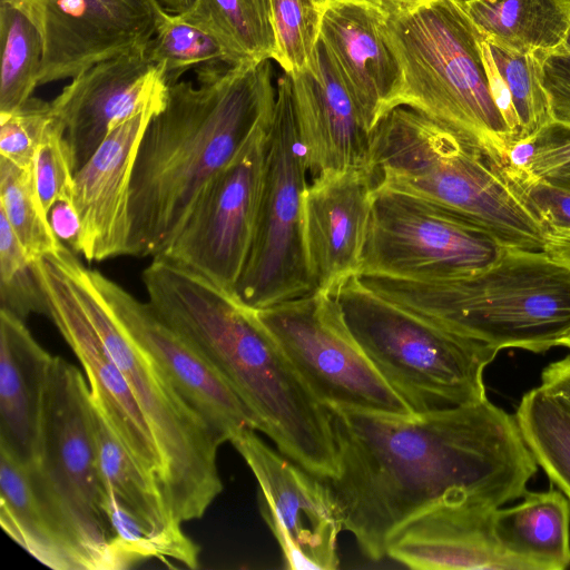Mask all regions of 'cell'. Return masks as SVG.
<instances>
[{"label":"cell","mask_w":570,"mask_h":570,"mask_svg":"<svg viewBox=\"0 0 570 570\" xmlns=\"http://www.w3.org/2000/svg\"><path fill=\"white\" fill-rule=\"evenodd\" d=\"M52 360L24 321L0 309V450L22 464L40 458Z\"/></svg>","instance_id":"cell-25"},{"label":"cell","mask_w":570,"mask_h":570,"mask_svg":"<svg viewBox=\"0 0 570 570\" xmlns=\"http://www.w3.org/2000/svg\"><path fill=\"white\" fill-rule=\"evenodd\" d=\"M289 76L297 131L312 180L346 169L368 171L373 131L321 41L309 68Z\"/></svg>","instance_id":"cell-21"},{"label":"cell","mask_w":570,"mask_h":570,"mask_svg":"<svg viewBox=\"0 0 570 570\" xmlns=\"http://www.w3.org/2000/svg\"><path fill=\"white\" fill-rule=\"evenodd\" d=\"M199 85L176 81L138 147L130 186L128 255L160 256L212 181L272 124L269 60L197 68Z\"/></svg>","instance_id":"cell-2"},{"label":"cell","mask_w":570,"mask_h":570,"mask_svg":"<svg viewBox=\"0 0 570 570\" xmlns=\"http://www.w3.org/2000/svg\"><path fill=\"white\" fill-rule=\"evenodd\" d=\"M171 13H181L188 10L195 0H158Z\"/></svg>","instance_id":"cell-44"},{"label":"cell","mask_w":570,"mask_h":570,"mask_svg":"<svg viewBox=\"0 0 570 570\" xmlns=\"http://www.w3.org/2000/svg\"><path fill=\"white\" fill-rule=\"evenodd\" d=\"M53 115L49 101L35 97L14 111L0 114V157L32 166L38 142Z\"/></svg>","instance_id":"cell-37"},{"label":"cell","mask_w":570,"mask_h":570,"mask_svg":"<svg viewBox=\"0 0 570 570\" xmlns=\"http://www.w3.org/2000/svg\"><path fill=\"white\" fill-rule=\"evenodd\" d=\"M320 41L373 131L397 107L402 91L400 63L383 32V9L351 0L327 3L322 8Z\"/></svg>","instance_id":"cell-22"},{"label":"cell","mask_w":570,"mask_h":570,"mask_svg":"<svg viewBox=\"0 0 570 570\" xmlns=\"http://www.w3.org/2000/svg\"><path fill=\"white\" fill-rule=\"evenodd\" d=\"M379 294L499 351L543 353L570 327V269L544 250L504 247L471 275L413 281L356 275Z\"/></svg>","instance_id":"cell-5"},{"label":"cell","mask_w":570,"mask_h":570,"mask_svg":"<svg viewBox=\"0 0 570 570\" xmlns=\"http://www.w3.org/2000/svg\"><path fill=\"white\" fill-rule=\"evenodd\" d=\"M147 46L91 66L50 101L65 125L75 173L114 128L149 108H164L169 83Z\"/></svg>","instance_id":"cell-17"},{"label":"cell","mask_w":570,"mask_h":570,"mask_svg":"<svg viewBox=\"0 0 570 570\" xmlns=\"http://www.w3.org/2000/svg\"><path fill=\"white\" fill-rule=\"evenodd\" d=\"M330 294L355 341L412 413L487 397L483 373L498 348L379 294L356 275Z\"/></svg>","instance_id":"cell-6"},{"label":"cell","mask_w":570,"mask_h":570,"mask_svg":"<svg viewBox=\"0 0 570 570\" xmlns=\"http://www.w3.org/2000/svg\"><path fill=\"white\" fill-rule=\"evenodd\" d=\"M48 217L58 239L78 253L81 227L78 212L72 200V194L57 199L49 209Z\"/></svg>","instance_id":"cell-41"},{"label":"cell","mask_w":570,"mask_h":570,"mask_svg":"<svg viewBox=\"0 0 570 570\" xmlns=\"http://www.w3.org/2000/svg\"><path fill=\"white\" fill-rule=\"evenodd\" d=\"M543 250L570 269V230L547 232Z\"/></svg>","instance_id":"cell-43"},{"label":"cell","mask_w":570,"mask_h":570,"mask_svg":"<svg viewBox=\"0 0 570 570\" xmlns=\"http://www.w3.org/2000/svg\"><path fill=\"white\" fill-rule=\"evenodd\" d=\"M409 1H413V0H387L386 3H390V2L401 3V2H409Z\"/></svg>","instance_id":"cell-49"},{"label":"cell","mask_w":570,"mask_h":570,"mask_svg":"<svg viewBox=\"0 0 570 570\" xmlns=\"http://www.w3.org/2000/svg\"><path fill=\"white\" fill-rule=\"evenodd\" d=\"M269 127L261 128L212 181L173 243L157 257L234 292L256 229Z\"/></svg>","instance_id":"cell-12"},{"label":"cell","mask_w":570,"mask_h":570,"mask_svg":"<svg viewBox=\"0 0 570 570\" xmlns=\"http://www.w3.org/2000/svg\"><path fill=\"white\" fill-rule=\"evenodd\" d=\"M59 256L150 428L161 460V493L173 517L179 523L202 518L223 490L216 462L224 441L121 328L92 282L89 268L68 246L61 248Z\"/></svg>","instance_id":"cell-7"},{"label":"cell","mask_w":570,"mask_h":570,"mask_svg":"<svg viewBox=\"0 0 570 570\" xmlns=\"http://www.w3.org/2000/svg\"><path fill=\"white\" fill-rule=\"evenodd\" d=\"M262 12L266 16V18L269 20V13H268V0H255Z\"/></svg>","instance_id":"cell-46"},{"label":"cell","mask_w":570,"mask_h":570,"mask_svg":"<svg viewBox=\"0 0 570 570\" xmlns=\"http://www.w3.org/2000/svg\"><path fill=\"white\" fill-rule=\"evenodd\" d=\"M59 252L33 262L47 299V316L81 363L91 396L111 429L161 490V460L150 428L81 304Z\"/></svg>","instance_id":"cell-15"},{"label":"cell","mask_w":570,"mask_h":570,"mask_svg":"<svg viewBox=\"0 0 570 570\" xmlns=\"http://www.w3.org/2000/svg\"><path fill=\"white\" fill-rule=\"evenodd\" d=\"M484 39L519 53L559 48L570 28V0H460Z\"/></svg>","instance_id":"cell-28"},{"label":"cell","mask_w":570,"mask_h":570,"mask_svg":"<svg viewBox=\"0 0 570 570\" xmlns=\"http://www.w3.org/2000/svg\"><path fill=\"white\" fill-rule=\"evenodd\" d=\"M33 175L47 213L57 199L72 194L75 168L66 139V128L55 114L33 155Z\"/></svg>","instance_id":"cell-36"},{"label":"cell","mask_w":570,"mask_h":570,"mask_svg":"<svg viewBox=\"0 0 570 570\" xmlns=\"http://www.w3.org/2000/svg\"><path fill=\"white\" fill-rule=\"evenodd\" d=\"M557 49H560L562 51H566V52L570 53V28H569V30L567 32V36H566L562 45L559 48H557Z\"/></svg>","instance_id":"cell-47"},{"label":"cell","mask_w":570,"mask_h":570,"mask_svg":"<svg viewBox=\"0 0 570 570\" xmlns=\"http://www.w3.org/2000/svg\"><path fill=\"white\" fill-rule=\"evenodd\" d=\"M0 309L26 322L31 314L48 315V305L28 257L7 218L0 213Z\"/></svg>","instance_id":"cell-35"},{"label":"cell","mask_w":570,"mask_h":570,"mask_svg":"<svg viewBox=\"0 0 570 570\" xmlns=\"http://www.w3.org/2000/svg\"><path fill=\"white\" fill-rule=\"evenodd\" d=\"M179 14L214 37L230 66L274 58L273 29L255 0H195Z\"/></svg>","instance_id":"cell-29"},{"label":"cell","mask_w":570,"mask_h":570,"mask_svg":"<svg viewBox=\"0 0 570 570\" xmlns=\"http://www.w3.org/2000/svg\"><path fill=\"white\" fill-rule=\"evenodd\" d=\"M91 410L104 510L115 505L132 518L154 541L160 560L198 568L199 548L173 517L156 480L124 446L92 396Z\"/></svg>","instance_id":"cell-24"},{"label":"cell","mask_w":570,"mask_h":570,"mask_svg":"<svg viewBox=\"0 0 570 570\" xmlns=\"http://www.w3.org/2000/svg\"><path fill=\"white\" fill-rule=\"evenodd\" d=\"M316 1L318 2L320 7L323 8L324 6H326L327 3L332 2V1H340V0H316ZM351 1L364 2L367 4L374 6L376 8L383 9L387 0H351Z\"/></svg>","instance_id":"cell-45"},{"label":"cell","mask_w":570,"mask_h":570,"mask_svg":"<svg viewBox=\"0 0 570 570\" xmlns=\"http://www.w3.org/2000/svg\"><path fill=\"white\" fill-rule=\"evenodd\" d=\"M503 174L548 232L570 230V190L528 169L510 168Z\"/></svg>","instance_id":"cell-38"},{"label":"cell","mask_w":570,"mask_h":570,"mask_svg":"<svg viewBox=\"0 0 570 570\" xmlns=\"http://www.w3.org/2000/svg\"><path fill=\"white\" fill-rule=\"evenodd\" d=\"M492 529L500 547L529 570L570 566V503L561 491H527L521 503L493 511Z\"/></svg>","instance_id":"cell-26"},{"label":"cell","mask_w":570,"mask_h":570,"mask_svg":"<svg viewBox=\"0 0 570 570\" xmlns=\"http://www.w3.org/2000/svg\"><path fill=\"white\" fill-rule=\"evenodd\" d=\"M0 114L20 108L38 87L43 46L33 23L0 0Z\"/></svg>","instance_id":"cell-31"},{"label":"cell","mask_w":570,"mask_h":570,"mask_svg":"<svg viewBox=\"0 0 570 570\" xmlns=\"http://www.w3.org/2000/svg\"><path fill=\"white\" fill-rule=\"evenodd\" d=\"M0 213L32 262L63 247L41 203L32 166L0 157Z\"/></svg>","instance_id":"cell-32"},{"label":"cell","mask_w":570,"mask_h":570,"mask_svg":"<svg viewBox=\"0 0 570 570\" xmlns=\"http://www.w3.org/2000/svg\"><path fill=\"white\" fill-rule=\"evenodd\" d=\"M146 51L149 59L164 70L169 85L178 81L190 68L218 62L229 65L226 52L214 37L183 19L179 13L166 9L159 17Z\"/></svg>","instance_id":"cell-33"},{"label":"cell","mask_w":570,"mask_h":570,"mask_svg":"<svg viewBox=\"0 0 570 570\" xmlns=\"http://www.w3.org/2000/svg\"><path fill=\"white\" fill-rule=\"evenodd\" d=\"M255 311L324 404L412 413L355 341L330 293L313 292Z\"/></svg>","instance_id":"cell-10"},{"label":"cell","mask_w":570,"mask_h":570,"mask_svg":"<svg viewBox=\"0 0 570 570\" xmlns=\"http://www.w3.org/2000/svg\"><path fill=\"white\" fill-rule=\"evenodd\" d=\"M0 524L40 563L53 570H96L70 513L38 463L0 450Z\"/></svg>","instance_id":"cell-23"},{"label":"cell","mask_w":570,"mask_h":570,"mask_svg":"<svg viewBox=\"0 0 570 570\" xmlns=\"http://www.w3.org/2000/svg\"><path fill=\"white\" fill-rule=\"evenodd\" d=\"M539 387L570 413V355L549 364L542 371Z\"/></svg>","instance_id":"cell-42"},{"label":"cell","mask_w":570,"mask_h":570,"mask_svg":"<svg viewBox=\"0 0 570 570\" xmlns=\"http://www.w3.org/2000/svg\"><path fill=\"white\" fill-rule=\"evenodd\" d=\"M229 442L257 480L261 513L286 567L336 569L343 527L323 482L268 446L253 429L236 430Z\"/></svg>","instance_id":"cell-13"},{"label":"cell","mask_w":570,"mask_h":570,"mask_svg":"<svg viewBox=\"0 0 570 570\" xmlns=\"http://www.w3.org/2000/svg\"><path fill=\"white\" fill-rule=\"evenodd\" d=\"M37 463L73 519L96 570L122 569L104 510L90 387L60 356H53L48 377Z\"/></svg>","instance_id":"cell-11"},{"label":"cell","mask_w":570,"mask_h":570,"mask_svg":"<svg viewBox=\"0 0 570 570\" xmlns=\"http://www.w3.org/2000/svg\"><path fill=\"white\" fill-rule=\"evenodd\" d=\"M375 188L406 194L483 229L505 247L543 250L547 229L475 145L425 115L397 106L372 132Z\"/></svg>","instance_id":"cell-3"},{"label":"cell","mask_w":570,"mask_h":570,"mask_svg":"<svg viewBox=\"0 0 570 570\" xmlns=\"http://www.w3.org/2000/svg\"><path fill=\"white\" fill-rule=\"evenodd\" d=\"M40 33L38 86L75 78L91 66L154 37L165 8L158 0H7Z\"/></svg>","instance_id":"cell-14"},{"label":"cell","mask_w":570,"mask_h":570,"mask_svg":"<svg viewBox=\"0 0 570 570\" xmlns=\"http://www.w3.org/2000/svg\"><path fill=\"white\" fill-rule=\"evenodd\" d=\"M305 153L297 131L291 76L277 80L267 134L262 197L252 248L234 289L253 309L314 292L304 239L302 200L308 186Z\"/></svg>","instance_id":"cell-8"},{"label":"cell","mask_w":570,"mask_h":570,"mask_svg":"<svg viewBox=\"0 0 570 570\" xmlns=\"http://www.w3.org/2000/svg\"><path fill=\"white\" fill-rule=\"evenodd\" d=\"M515 417L538 465L570 500V413L535 387L522 396Z\"/></svg>","instance_id":"cell-30"},{"label":"cell","mask_w":570,"mask_h":570,"mask_svg":"<svg viewBox=\"0 0 570 570\" xmlns=\"http://www.w3.org/2000/svg\"><path fill=\"white\" fill-rule=\"evenodd\" d=\"M559 346H564L570 350V327L564 333V335L561 337V340L559 342Z\"/></svg>","instance_id":"cell-48"},{"label":"cell","mask_w":570,"mask_h":570,"mask_svg":"<svg viewBox=\"0 0 570 570\" xmlns=\"http://www.w3.org/2000/svg\"><path fill=\"white\" fill-rule=\"evenodd\" d=\"M481 49L494 101L515 144L538 141L553 128L539 53H519L484 38Z\"/></svg>","instance_id":"cell-27"},{"label":"cell","mask_w":570,"mask_h":570,"mask_svg":"<svg viewBox=\"0 0 570 570\" xmlns=\"http://www.w3.org/2000/svg\"><path fill=\"white\" fill-rule=\"evenodd\" d=\"M374 185L363 169L324 174L303 195V239L314 292L356 275L365 247Z\"/></svg>","instance_id":"cell-19"},{"label":"cell","mask_w":570,"mask_h":570,"mask_svg":"<svg viewBox=\"0 0 570 570\" xmlns=\"http://www.w3.org/2000/svg\"><path fill=\"white\" fill-rule=\"evenodd\" d=\"M527 169L570 190V136L547 138L544 135L535 142Z\"/></svg>","instance_id":"cell-40"},{"label":"cell","mask_w":570,"mask_h":570,"mask_svg":"<svg viewBox=\"0 0 570 570\" xmlns=\"http://www.w3.org/2000/svg\"><path fill=\"white\" fill-rule=\"evenodd\" d=\"M383 32L402 72L397 106L452 129L505 169L515 139L491 91L483 37L461 1L386 3Z\"/></svg>","instance_id":"cell-4"},{"label":"cell","mask_w":570,"mask_h":570,"mask_svg":"<svg viewBox=\"0 0 570 570\" xmlns=\"http://www.w3.org/2000/svg\"><path fill=\"white\" fill-rule=\"evenodd\" d=\"M92 282L126 334L158 365L181 397L224 441L242 428L259 432L256 417L203 356L157 314L96 269Z\"/></svg>","instance_id":"cell-16"},{"label":"cell","mask_w":570,"mask_h":570,"mask_svg":"<svg viewBox=\"0 0 570 570\" xmlns=\"http://www.w3.org/2000/svg\"><path fill=\"white\" fill-rule=\"evenodd\" d=\"M495 509L469 492L448 493L394 529L385 556L419 570H529L498 543L492 529Z\"/></svg>","instance_id":"cell-18"},{"label":"cell","mask_w":570,"mask_h":570,"mask_svg":"<svg viewBox=\"0 0 570 570\" xmlns=\"http://www.w3.org/2000/svg\"><path fill=\"white\" fill-rule=\"evenodd\" d=\"M538 53L540 80L548 97L553 127L570 131V53L560 49Z\"/></svg>","instance_id":"cell-39"},{"label":"cell","mask_w":570,"mask_h":570,"mask_svg":"<svg viewBox=\"0 0 570 570\" xmlns=\"http://www.w3.org/2000/svg\"><path fill=\"white\" fill-rule=\"evenodd\" d=\"M275 60L288 75L307 70L321 32L322 8L316 0H268Z\"/></svg>","instance_id":"cell-34"},{"label":"cell","mask_w":570,"mask_h":570,"mask_svg":"<svg viewBox=\"0 0 570 570\" xmlns=\"http://www.w3.org/2000/svg\"><path fill=\"white\" fill-rule=\"evenodd\" d=\"M161 109L149 108L114 128L73 176L72 200L88 262L128 255L130 186L142 135Z\"/></svg>","instance_id":"cell-20"},{"label":"cell","mask_w":570,"mask_h":570,"mask_svg":"<svg viewBox=\"0 0 570 570\" xmlns=\"http://www.w3.org/2000/svg\"><path fill=\"white\" fill-rule=\"evenodd\" d=\"M338 472L321 480L371 560L394 529L441 497L472 493L501 508L523 498L538 471L515 414L488 397L426 413L325 404Z\"/></svg>","instance_id":"cell-1"},{"label":"cell","mask_w":570,"mask_h":570,"mask_svg":"<svg viewBox=\"0 0 570 570\" xmlns=\"http://www.w3.org/2000/svg\"><path fill=\"white\" fill-rule=\"evenodd\" d=\"M504 247L483 229L442 207L375 188L356 275L413 281L455 278L489 267Z\"/></svg>","instance_id":"cell-9"}]
</instances>
